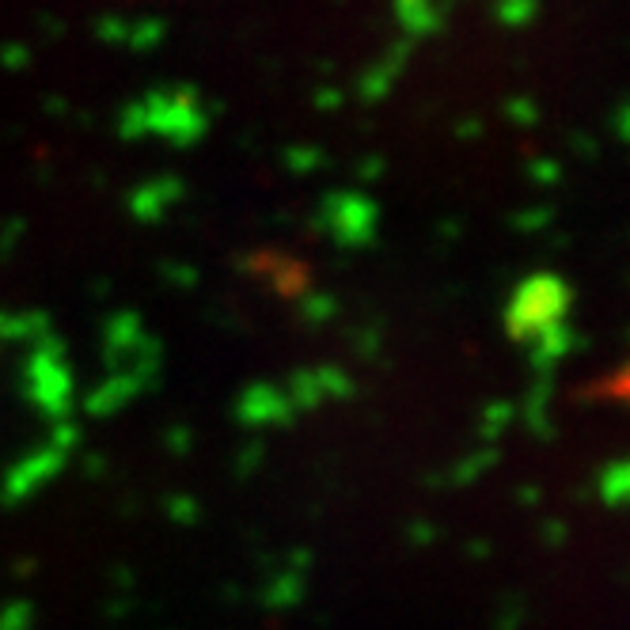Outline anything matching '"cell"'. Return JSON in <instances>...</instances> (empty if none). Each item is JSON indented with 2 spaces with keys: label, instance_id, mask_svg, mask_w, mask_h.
<instances>
[{
  "label": "cell",
  "instance_id": "1",
  "mask_svg": "<svg viewBox=\"0 0 630 630\" xmlns=\"http://www.w3.org/2000/svg\"><path fill=\"white\" fill-rule=\"evenodd\" d=\"M563 312V286L551 278L543 281H532V286H525V293H520V301L513 304V330H517L520 338L536 335V330H547L551 323H555V315Z\"/></svg>",
  "mask_w": 630,
  "mask_h": 630
}]
</instances>
